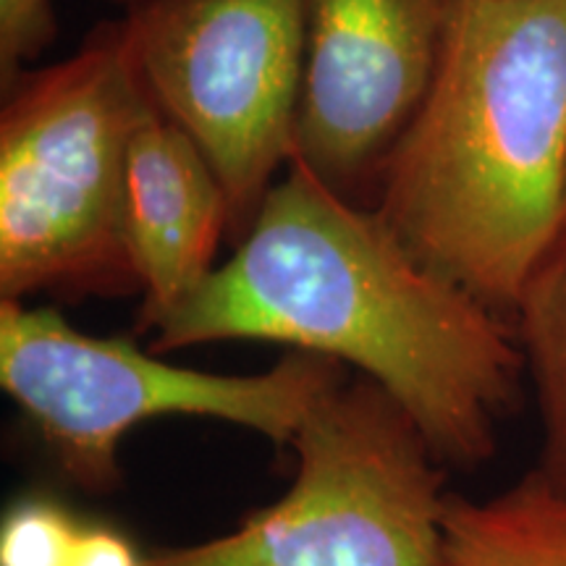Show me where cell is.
<instances>
[{
	"label": "cell",
	"mask_w": 566,
	"mask_h": 566,
	"mask_svg": "<svg viewBox=\"0 0 566 566\" xmlns=\"http://www.w3.org/2000/svg\"><path fill=\"white\" fill-rule=\"evenodd\" d=\"M273 342L357 367L443 467L493 457L525 354L514 325L409 252L375 208L289 160L233 254L153 331L150 352Z\"/></svg>",
	"instance_id": "1"
},
{
	"label": "cell",
	"mask_w": 566,
	"mask_h": 566,
	"mask_svg": "<svg viewBox=\"0 0 566 566\" xmlns=\"http://www.w3.org/2000/svg\"><path fill=\"white\" fill-rule=\"evenodd\" d=\"M292 449L296 475L275 504L145 566H446L443 464L375 380L325 394Z\"/></svg>",
	"instance_id": "5"
},
{
	"label": "cell",
	"mask_w": 566,
	"mask_h": 566,
	"mask_svg": "<svg viewBox=\"0 0 566 566\" xmlns=\"http://www.w3.org/2000/svg\"><path fill=\"white\" fill-rule=\"evenodd\" d=\"M446 566H566V491L533 470L491 499L449 495Z\"/></svg>",
	"instance_id": "9"
},
{
	"label": "cell",
	"mask_w": 566,
	"mask_h": 566,
	"mask_svg": "<svg viewBox=\"0 0 566 566\" xmlns=\"http://www.w3.org/2000/svg\"><path fill=\"white\" fill-rule=\"evenodd\" d=\"M55 38L53 0H0V82L9 90L24 63L40 59V53Z\"/></svg>",
	"instance_id": "12"
},
{
	"label": "cell",
	"mask_w": 566,
	"mask_h": 566,
	"mask_svg": "<svg viewBox=\"0 0 566 566\" xmlns=\"http://www.w3.org/2000/svg\"><path fill=\"white\" fill-rule=\"evenodd\" d=\"M124 30L153 103L221 181L237 244L294 155L307 0H139Z\"/></svg>",
	"instance_id": "6"
},
{
	"label": "cell",
	"mask_w": 566,
	"mask_h": 566,
	"mask_svg": "<svg viewBox=\"0 0 566 566\" xmlns=\"http://www.w3.org/2000/svg\"><path fill=\"white\" fill-rule=\"evenodd\" d=\"M229 202L197 142L158 105L126 160V237L142 283L139 331H153L216 271Z\"/></svg>",
	"instance_id": "8"
},
{
	"label": "cell",
	"mask_w": 566,
	"mask_h": 566,
	"mask_svg": "<svg viewBox=\"0 0 566 566\" xmlns=\"http://www.w3.org/2000/svg\"><path fill=\"white\" fill-rule=\"evenodd\" d=\"M375 210L422 265L514 325L566 226V0H457Z\"/></svg>",
	"instance_id": "2"
},
{
	"label": "cell",
	"mask_w": 566,
	"mask_h": 566,
	"mask_svg": "<svg viewBox=\"0 0 566 566\" xmlns=\"http://www.w3.org/2000/svg\"><path fill=\"white\" fill-rule=\"evenodd\" d=\"M82 525L55 501H21L0 527V566H69Z\"/></svg>",
	"instance_id": "11"
},
{
	"label": "cell",
	"mask_w": 566,
	"mask_h": 566,
	"mask_svg": "<svg viewBox=\"0 0 566 566\" xmlns=\"http://www.w3.org/2000/svg\"><path fill=\"white\" fill-rule=\"evenodd\" d=\"M344 380L338 359L302 349L258 375L189 370L129 338L82 334L51 307L0 300V386L90 493L122 483L118 446L134 424L163 415L216 417L292 446L304 417Z\"/></svg>",
	"instance_id": "4"
},
{
	"label": "cell",
	"mask_w": 566,
	"mask_h": 566,
	"mask_svg": "<svg viewBox=\"0 0 566 566\" xmlns=\"http://www.w3.org/2000/svg\"><path fill=\"white\" fill-rule=\"evenodd\" d=\"M457 0H307L292 160L375 208L384 171L428 97Z\"/></svg>",
	"instance_id": "7"
},
{
	"label": "cell",
	"mask_w": 566,
	"mask_h": 566,
	"mask_svg": "<svg viewBox=\"0 0 566 566\" xmlns=\"http://www.w3.org/2000/svg\"><path fill=\"white\" fill-rule=\"evenodd\" d=\"M111 3H122V6H129V9H132V6H137L139 0H111Z\"/></svg>",
	"instance_id": "14"
},
{
	"label": "cell",
	"mask_w": 566,
	"mask_h": 566,
	"mask_svg": "<svg viewBox=\"0 0 566 566\" xmlns=\"http://www.w3.org/2000/svg\"><path fill=\"white\" fill-rule=\"evenodd\" d=\"M69 566H145V558L118 530L82 525Z\"/></svg>",
	"instance_id": "13"
},
{
	"label": "cell",
	"mask_w": 566,
	"mask_h": 566,
	"mask_svg": "<svg viewBox=\"0 0 566 566\" xmlns=\"http://www.w3.org/2000/svg\"><path fill=\"white\" fill-rule=\"evenodd\" d=\"M514 331L541 409L537 470L566 491V226L516 304Z\"/></svg>",
	"instance_id": "10"
},
{
	"label": "cell",
	"mask_w": 566,
	"mask_h": 566,
	"mask_svg": "<svg viewBox=\"0 0 566 566\" xmlns=\"http://www.w3.org/2000/svg\"><path fill=\"white\" fill-rule=\"evenodd\" d=\"M3 92L0 300L142 294L126 237V160L155 103L124 21Z\"/></svg>",
	"instance_id": "3"
}]
</instances>
